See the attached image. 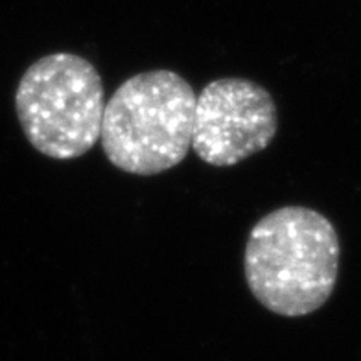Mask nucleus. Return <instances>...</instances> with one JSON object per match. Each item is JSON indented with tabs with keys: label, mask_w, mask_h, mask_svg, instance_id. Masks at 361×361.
Here are the masks:
<instances>
[{
	"label": "nucleus",
	"mask_w": 361,
	"mask_h": 361,
	"mask_svg": "<svg viewBox=\"0 0 361 361\" xmlns=\"http://www.w3.org/2000/svg\"><path fill=\"white\" fill-rule=\"evenodd\" d=\"M104 81L89 59L48 54L26 68L15 90L23 133L41 155L72 161L100 140Z\"/></svg>",
	"instance_id": "nucleus-3"
},
{
	"label": "nucleus",
	"mask_w": 361,
	"mask_h": 361,
	"mask_svg": "<svg viewBox=\"0 0 361 361\" xmlns=\"http://www.w3.org/2000/svg\"><path fill=\"white\" fill-rule=\"evenodd\" d=\"M195 92L177 72L135 74L104 107L102 147L113 166L131 176H159L192 149Z\"/></svg>",
	"instance_id": "nucleus-2"
},
{
	"label": "nucleus",
	"mask_w": 361,
	"mask_h": 361,
	"mask_svg": "<svg viewBox=\"0 0 361 361\" xmlns=\"http://www.w3.org/2000/svg\"><path fill=\"white\" fill-rule=\"evenodd\" d=\"M341 243L332 221L308 207H281L252 225L243 252L249 291L282 317L323 308L339 275Z\"/></svg>",
	"instance_id": "nucleus-1"
},
{
	"label": "nucleus",
	"mask_w": 361,
	"mask_h": 361,
	"mask_svg": "<svg viewBox=\"0 0 361 361\" xmlns=\"http://www.w3.org/2000/svg\"><path fill=\"white\" fill-rule=\"evenodd\" d=\"M276 129L275 100L257 81L219 78L195 96L192 149L209 166H236L264 152Z\"/></svg>",
	"instance_id": "nucleus-4"
}]
</instances>
